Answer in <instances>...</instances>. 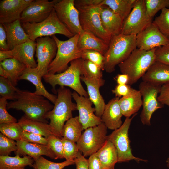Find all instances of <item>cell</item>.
<instances>
[{
  "label": "cell",
  "instance_id": "6da1fadb",
  "mask_svg": "<svg viewBox=\"0 0 169 169\" xmlns=\"http://www.w3.org/2000/svg\"><path fill=\"white\" fill-rule=\"evenodd\" d=\"M16 100L8 103L7 109L21 110L24 113L25 116L30 120L48 123L46 116L54 105L46 98L34 92L18 89Z\"/></svg>",
  "mask_w": 169,
  "mask_h": 169
},
{
  "label": "cell",
  "instance_id": "7a4b0ae2",
  "mask_svg": "<svg viewBox=\"0 0 169 169\" xmlns=\"http://www.w3.org/2000/svg\"><path fill=\"white\" fill-rule=\"evenodd\" d=\"M57 97L53 109L46 115L54 135L62 138L61 133L65 122L72 117V112L77 110L76 103L72 101V93L65 87L57 90Z\"/></svg>",
  "mask_w": 169,
  "mask_h": 169
},
{
  "label": "cell",
  "instance_id": "3957f363",
  "mask_svg": "<svg viewBox=\"0 0 169 169\" xmlns=\"http://www.w3.org/2000/svg\"><path fill=\"white\" fill-rule=\"evenodd\" d=\"M136 48V35L120 34L112 36L104 55V70L113 72L116 66L125 60Z\"/></svg>",
  "mask_w": 169,
  "mask_h": 169
},
{
  "label": "cell",
  "instance_id": "277c9868",
  "mask_svg": "<svg viewBox=\"0 0 169 169\" xmlns=\"http://www.w3.org/2000/svg\"><path fill=\"white\" fill-rule=\"evenodd\" d=\"M156 48L149 51L135 49L129 56L118 66L122 74L127 75L128 84L136 83L156 61Z\"/></svg>",
  "mask_w": 169,
  "mask_h": 169
},
{
  "label": "cell",
  "instance_id": "5b68a950",
  "mask_svg": "<svg viewBox=\"0 0 169 169\" xmlns=\"http://www.w3.org/2000/svg\"><path fill=\"white\" fill-rule=\"evenodd\" d=\"M82 60V58L74 59L70 63V66L64 72L54 74H47L43 78L45 82L52 86L53 92L55 94L57 93L55 87L59 85L69 87L80 95L88 97L87 92L81 82Z\"/></svg>",
  "mask_w": 169,
  "mask_h": 169
},
{
  "label": "cell",
  "instance_id": "8992f818",
  "mask_svg": "<svg viewBox=\"0 0 169 169\" xmlns=\"http://www.w3.org/2000/svg\"><path fill=\"white\" fill-rule=\"evenodd\" d=\"M79 36L77 34L65 41L60 40L55 35L52 36L56 44L57 51L55 57L48 67V74L62 72L68 68L69 62L81 58L82 51L77 46Z\"/></svg>",
  "mask_w": 169,
  "mask_h": 169
},
{
  "label": "cell",
  "instance_id": "52a82bcc",
  "mask_svg": "<svg viewBox=\"0 0 169 169\" xmlns=\"http://www.w3.org/2000/svg\"><path fill=\"white\" fill-rule=\"evenodd\" d=\"M22 26L30 39L34 41L40 37L56 34L63 35L69 38L74 36L59 19L54 9L43 21L35 23H22Z\"/></svg>",
  "mask_w": 169,
  "mask_h": 169
},
{
  "label": "cell",
  "instance_id": "ba28073f",
  "mask_svg": "<svg viewBox=\"0 0 169 169\" xmlns=\"http://www.w3.org/2000/svg\"><path fill=\"white\" fill-rule=\"evenodd\" d=\"M137 113L132 117L126 118L122 125L119 128L114 130L108 136L107 140L112 142L118 154V162H128L134 160L138 162L140 161L146 162V160L135 157L133 155L130 145L128 136V131L131 123Z\"/></svg>",
  "mask_w": 169,
  "mask_h": 169
},
{
  "label": "cell",
  "instance_id": "9c48e42d",
  "mask_svg": "<svg viewBox=\"0 0 169 169\" xmlns=\"http://www.w3.org/2000/svg\"><path fill=\"white\" fill-rule=\"evenodd\" d=\"M107 128L102 122L84 130L76 142L80 152L84 157L96 153L107 140Z\"/></svg>",
  "mask_w": 169,
  "mask_h": 169
},
{
  "label": "cell",
  "instance_id": "30bf717a",
  "mask_svg": "<svg viewBox=\"0 0 169 169\" xmlns=\"http://www.w3.org/2000/svg\"><path fill=\"white\" fill-rule=\"evenodd\" d=\"M161 85L142 81L139 84V90L142 99V110L140 116L142 123L151 125V119L153 113L163 105L158 100Z\"/></svg>",
  "mask_w": 169,
  "mask_h": 169
},
{
  "label": "cell",
  "instance_id": "8fae6325",
  "mask_svg": "<svg viewBox=\"0 0 169 169\" xmlns=\"http://www.w3.org/2000/svg\"><path fill=\"white\" fill-rule=\"evenodd\" d=\"M152 20L146 13L145 0H136L131 11L124 21L121 34L136 35Z\"/></svg>",
  "mask_w": 169,
  "mask_h": 169
},
{
  "label": "cell",
  "instance_id": "7c38bea8",
  "mask_svg": "<svg viewBox=\"0 0 169 169\" xmlns=\"http://www.w3.org/2000/svg\"><path fill=\"white\" fill-rule=\"evenodd\" d=\"M101 6L77 8L79 12L80 21L83 30L90 32L109 45L112 36L103 26L99 12Z\"/></svg>",
  "mask_w": 169,
  "mask_h": 169
},
{
  "label": "cell",
  "instance_id": "4fadbf2b",
  "mask_svg": "<svg viewBox=\"0 0 169 169\" xmlns=\"http://www.w3.org/2000/svg\"><path fill=\"white\" fill-rule=\"evenodd\" d=\"M54 9L59 20L74 35L83 31L79 20V13L74 0H58Z\"/></svg>",
  "mask_w": 169,
  "mask_h": 169
},
{
  "label": "cell",
  "instance_id": "5bb4252c",
  "mask_svg": "<svg viewBox=\"0 0 169 169\" xmlns=\"http://www.w3.org/2000/svg\"><path fill=\"white\" fill-rule=\"evenodd\" d=\"M35 41L37 62L36 68L43 78L48 74V67L56 55L57 46L54 39L49 36L39 38Z\"/></svg>",
  "mask_w": 169,
  "mask_h": 169
},
{
  "label": "cell",
  "instance_id": "9a60e30c",
  "mask_svg": "<svg viewBox=\"0 0 169 169\" xmlns=\"http://www.w3.org/2000/svg\"><path fill=\"white\" fill-rule=\"evenodd\" d=\"M58 1L33 0L23 12L20 19L21 23H35L44 20L54 9Z\"/></svg>",
  "mask_w": 169,
  "mask_h": 169
},
{
  "label": "cell",
  "instance_id": "2e32d148",
  "mask_svg": "<svg viewBox=\"0 0 169 169\" xmlns=\"http://www.w3.org/2000/svg\"><path fill=\"white\" fill-rule=\"evenodd\" d=\"M169 44V40L152 22L136 35L138 49L149 51Z\"/></svg>",
  "mask_w": 169,
  "mask_h": 169
},
{
  "label": "cell",
  "instance_id": "e0dca14e",
  "mask_svg": "<svg viewBox=\"0 0 169 169\" xmlns=\"http://www.w3.org/2000/svg\"><path fill=\"white\" fill-rule=\"evenodd\" d=\"M36 44L30 39L16 46L13 49L0 51V62L5 59L15 58L28 68H36L37 64L34 58Z\"/></svg>",
  "mask_w": 169,
  "mask_h": 169
},
{
  "label": "cell",
  "instance_id": "ac0fdd59",
  "mask_svg": "<svg viewBox=\"0 0 169 169\" xmlns=\"http://www.w3.org/2000/svg\"><path fill=\"white\" fill-rule=\"evenodd\" d=\"M72 97L76 102L77 110L79 112V120L84 130L98 125L102 122L101 118L94 114L95 108L92 107L93 104L89 97L80 95L75 91L72 93Z\"/></svg>",
  "mask_w": 169,
  "mask_h": 169
},
{
  "label": "cell",
  "instance_id": "d6986e66",
  "mask_svg": "<svg viewBox=\"0 0 169 169\" xmlns=\"http://www.w3.org/2000/svg\"><path fill=\"white\" fill-rule=\"evenodd\" d=\"M33 0H2L0 2V23H10L20 20L24 9Z\"/></svg>",
  "mask_w": 169,
  "mask_h": 169
},
{
  "label": "cell",
  "instance_id": "ffe728a7",
  "mask_svg": "<svg viewBox=\"0 0 169 169\" xmlns=\"http://www.w3.org/2000/svg\"><path fill=\"white\" fill-rule=\"evenodd\" d=\"M17 150L15 155L20 156H30L34 160L42 155H45L52 159H56V157L52 150L47 145L28 142L20 140L16 141Z\"/></svg>",
  "mask_w": 169,
  "mask_h": 169
},
{
  "label": "cell",
  "instance_id": "44dd1931",
  "mask_svg": "<svg viewBox=\"0 0 169 169\" xmlns=\"http://www.w3.org/2000/svg\"><path fill=\"white\" fill-rule=\"evenodd\" d=\"M119 99L115 97L110 100L106 104L101 117L102 122L109 129L114 130L123 124L121 118L123 115L119 104Z\"/></svg>",
  "mask_w": 169,
  "mask_h": 169
},
{
  "label": "cell",
  "instance_id": "7402d4cb",
  "mask_svg": "<svg viewBox=\"0 0 169 169\" xmlns=\"http://www.w3.org/2000/svg\"><path fill=\"white\" fill-rule=\"evenodd\" d=\"M99 12L105 30L112 37L121 34L124 21L121 17L107 6H101Z\"/></svg>",
  "mask_w": 169,
  "mask_h": 169
},
{
  "label": "cell",
  "instance_id": "603a6c76",
  "mask_svg": "<svg viewBox=\"0 0 169 169\" xmlns=\"http://www.w3.org/2000/svg\"><path fill=\"white\" fill-rule=\"evenodd\" d=\"M142 81L162 85L169 83V65L157 61L141 78Z\"/></svg>",
  "mask_w": 169,
  "mask_h": 169
},
{
  "label": "cell",
  "instance_id": "cb8c5ba5",
  "mask_svg": "<svg viewBox=\"0 0 169 169\" xmlns=\"http://www.w3.org/2000/svg\"><path fill=\"white\" fill-rule=\"evenodd\" d=\"M3 24L6 32L7 44L9 50L30 39L28 35L22 26L20 20Z\"/></svg>",
  "mask_w": 169,
  "mask_h": 169
},
{
  "label": "cell",
  "instance_id": "d4e9b609",
  "mask_svg": "<svg viewBox=\"0 0 169 169\" xmlns=\"http://www.w3.org/2000/svg\"><path fill=\"white\" fill-rule=\"evenodd\" d=\"M77 46L80 51L85 49L94 50L103 55L109 47V45L103 40L90 32L84 30L79 35Z\"/></svg>",
  "mask_w": 169,
  "mask_h": 169
},
{
  "label": "cell",
  "instance_id": "484cf974",
  "mask_svg": "<svg viewBox=\"0 0 169 169\" xmlns=\"http://www.w3.org/2000/svg\"><path fill=\"white\" fill-rule=\"evenodd\" d=\"M42 77L36 68H27L18 80H25L32 83L36 88L35 94L42 96L53 104L55 103L57 96L49 93L45 89L41 81Z\"/></svg>",
  "mask_w": 169,
  "mask_h": 169
},
{
  "label": "cell",
  "instance_id": "4316f807",
  "mask_svg": "<svg viewBox=\"0 0 169 169\" xmlns=\"http://www.w3.org/2000/svg\"><path fill=\"white\" fill-rule=\"evenodd\" d=\"M81 80L86 86L89 98L95 106V115L101 118L106 105L100 92V88L103 85L83 76Z\"/></svg>",
  "mask_w": 169,
  "mask_h": 169
},
{
  "label": "cell",
  "instance_id": "83f0119b",
  "mask_svg": "<svg viewBox=\"0 0 169 169\" xmlns=\"http://www.w3.org/2000/svg\"><path fill=\"white\" fill-rule=\"evenodd\" d=\"M119 102L123 115L126 118L130 117L137 113L142 106L141 93L135 89L129 95L120 98Z\"/></svg>",
  "mask_w": 169,
  "mask_h": 169
},
{
  "label": "cell",
  "instance_id": "f1b7e54d",
  "mask_svg": "<svg viewBox=\"0 0 169 169\" xmlns=\"http://www.w3.org/2000/svg\"><path fill=\"white\" fill-rule=\"evenodd\" d=\"M95 153L103 169H115V165L118 162V156L116 149L112 142L107 140Z\"/></svg>",
  "mask_w": 169,
  "mask_h": 169
},
{
  "label": "cell",
  "instance_id": "f546056e",
  "mask_svg": "<svg viewBox=\"0 0 169 169\" xmlns=\"http://www.w3.org/2000/svg\"><path fill=\"white\" fill-rule=\"evenodd\" d=\"M18 123L23 130L40 135L46 138L50 135H54L48 123L31 120L24 115L19 119Z\"/></svg>",
  "mask_w": 169,
  "mask_h": 169
},
{
  "label": "cell",
  "instance_id": "4dcf8cb0",
  "mask_svg": "<svg viewBox=\"0 0 169 169\" xmlns=\"http://www.w3.org/2000/svg\"><path fill=\"white\" fill-rule=\"evenodd\" d=\"M34 160L30 156L21 157L16 154L14 157L0 156V169H25L29 166L32 167Z\"/></svg>",
  "mask_w": 169,
  "mask_h": 169
},
{
  "label": "cell",
  "instance_id": "1f68e13d",
  "mask_svg": "<svg viewBox=\"0 0 169 169\" xmlns=\"http://www.w3.org/2000/svg\"><path fill=\"white\" fill-rule=\"evenodd\" d=\"M0 66L9 74L10 81L15 87L19 77L27 68L17 59L12 58L5 59L0 62Z\"/></svg>",
  "mask_w": 169,
  "mask_h": 169
},
{
  "label": "cell",
  "instance_id": "d6a6232c",
  "mask_svg": "<svg viewBox=\"0 0 169 169\" xmlns=\"http://www.w3.org/2000/svg\"><path fill=\"white\" fill-rule=\"evenodd\" d=\"M84 130L78 116L72 117L65 123L62 129V136L67 140L77 142Z\"/></svg>",
  "mask_w": 169,
  "mask_h": 169
},
{
  "label": "cell",
  "instance_id": "836d02e7",
  "mask_svg": "<svg viewBox=\"0 0 169 169\" xmlns=\"http://www.w3.org/2000/svg\"><path fill=\"white\" fill-rule=\"evenodd\" d=\"M136 0H102L101 5L110 8L124 21L131 11Z\"/></svg>",
  "mask_w": 169,
  "mask_h": 169
},
{
  "label": "cell",
  "instance_id": "e575fe53",
  "mask_svg": "<svg viewBox=\"0 0 169 169\" xmlns=\"http://www.w3.org/2000/svg\"><path fill=\"white\" fill-rule=\"evenodd\" d=\"M82 69V76L104 85L105 81L102 78V70L98 65L83 59Z\"/></svg>",
  "mask_w": 169,
  "mask_h": 169
},
{
  "label": "cell",
  "instance_id": "d590c367",
  "mask_svg": "<svg viewBox=\"0 0 169 169\" xmlns=\"http://www.w3.org/2000/svg\"><path fill=\"white\" fill-rule=\"evenodd\" d=\"M75 164L74 160L56 163L49 161L41 156L34 160L31 167L33 169H63L67 166Z\"/></svg>",
  "mask_w": 169,
  "mask_h": 169
},
{
  "label": "cell",
  "instance_id": "8d00e7d4",
  "mask_svg": "<svg viewBox=\"0 0 169 169\" xmlns=\"http://www.w3.org/2000/svg\"><path fill=\"white\" fill-rule=\"evenodd\" d=\"M23 130L18 122L0 124V133L16 141L21 140Z\"/></svg>",
  "mask_w": 169,
  "mask_h": 169
},
{
  "label": "cell",
  "instance_id": "74e56055",
  "mask_svg": "<svg viewBox=\"0 0 169 169\" xmlns=\"http://www.w3.org/2000/svg\"><path fill=\"white\" fill-rule=\"evenodd\" d=\"M18 89L14 86L7 79L0 77V95L7 100H16Z\"/></svg>",
  "mask_w": 169,
  "mask_h": 169
},
{
  "label": "cell",
  "instance_id": "f35d334b",
  "mask_svg": "<svg viewBox=\"0 0 169 169\" xmlns=\"http://www.w3.org/2000/svg\"><path fill=\"white\" fill-rule=\"evenodd\" d=\"M152 22L164 35L169 37V8L162 9L160 15Z\"/></svg>",
  "mask_w": 169,
  "mask_h": 169
},
{
  "label": "cell",
  "instance_id": "ab89813d",
  "mask_svg": "<svg viewBox=\"0 0 169 169\" xmlns=\"http://www.w3.org/2000/svg\"><path fill=\"white\" fill-rule=\"evenodd\" d=\"M145 2L146 13L152 18L159 10L169 7V0H145Z\"/></svg>",
  "mask_w": 169,
  "mask_h": 169
},
{
  "label": "cell",
  "instance_id": "60d3db41",
  "mask_svg": "<svg viewBox=\"0 0 169 169\" xmlns=\"http://www.w3.org/2000/svg\"><path fill=\"white\" fill-rule=\"evenodd\" d=\"M63 156L66 160H74L80 151L76 143L62 137Z\"/></svg>",
  "mask_w": 169,
  "mask_h": 169
},
{
  "label": "cell",
  "instance_id": "b9f144b4",
  "mask_svg": "<svg viewBox=\"0 0 169 169\" xmlns=\"http://www.w3.org/2000/svg\"><path fill=\"white\" fill-rule=\"evenodd\" d=\"M47 146L55 155L57 159L64 158L63 147L62 138L51 135L47 138Z\"/></svg>",
  "mask_w": 169,
  "mask_h": 169
},
{
  "label": "cell",
  "instance_id": "7bdbcfd3",
  "mask_svg": "<svg viewBox=\"0 0 169 169\" xmlns=\"http://www.w3.org/2000/svg\"><path fill=\"white\" fill-rule=\"evenodd\" d=\"M17 150L16 142L0 133V156H9Z\"/></svg>",
  "mask_w": 169,
  "mask_h": 169
},
{
  "label": "cell",
  "instance_id": "ee69618b",
  "mask_svg": "<svg viewBox=\"0 0 169 169\" xmlns=\"http://www.w3.org/2000/svg\"><path fill=\"white\" fill-rule=\"evenodd\" d=\"M81 58L95 64L104 70V57L100 52L93 50H84L82 51Z\"/></svg>",
  "mask_w": 169,
  "mask_h": 169
},
{
  "label": "cell",
  "instance_id": "f6af8a7d",
  "mask_svg": "<svg viewBox=\"0 0 169 169\" xmlns=\"http://www.w3.org/2000/svg\"><path fill=\"white\" fill-rule=\"evenodd\" d=\"M7 100L3 97L0 99V124L17 122V119L10 115L7 110L8 103Z\"/></svg>",
  "mask_w": 169,
  "mask_h": 169
},
{
  "label": "cell",
  "instance_id": "bcb514c9",
  "mask_svg": "<svg viewBox=\"0 0 169 169\" xmlns=\"http://www.w3.org/2000/svg\"><path fill=\"white\" fill-rule=\"evenodd\" d=\"M21 140L33 143L45 145L48 144L47 139L40 135L23 130L21 135Z\"/></svg>",
  "mask_w": 169,
  "mask_h": 169
},
{
  "label": "cell",
  "instance_id": "7dc6e473",
  "mask_svg": "<svg viewBox=\"0 0 169 169\" xmlns=\"http://www.w3.org/2000/svg\"><path fill=\"white\" fill-rule=\"evenodd\" d=\"M156 61L169 65V44L156 48Z\"/></svg>",
  "mask_w": 169,
  "mask_h": 169
},
{
  "label": "cell",
  "instance_id": "c3c4849f",
  "mask_svg": "<svg viewBox=\"0 0 169 169\" xmlns=\"http://www.w3.org/2000/svg\"><path fill=\"white\" fill-rule=\"evenodd\" d=\"M134 89L128 84H117L112 90V92L115 94V97L120 98L129 95Z\"/></svg>",
  "mask_w": 169,
  "mask_h": 169
},
{
  "label": "cell",
  "instance_id": "681fc988",
  "mask_svg": "<svg viewBox=\"0 0 169 169\" xmlns=\"http://www.w3.org/2000/svg\"><path fill=\"white\" fill-rule=\"evenodd\" d=\"M158 100L162 105L169 107V83L161 85Z\"/></svg>",
  "mask_w": 169,
  "mask_h": 169
},
{
  "label": "cell",
  "instance_id": "f907efd6",
  "mask_svg": "<svg viewBox=\"0 0 169 169\" xmlns=\"http://www.w3.org/2000/svg\"><path fill=\"white\" fill-rule=\"evenodd\" d=\"M102 0H74L77 8H82L101 5Z\"/></svg>",
  "mask_w": 169,
  "mask_h": 169
},
{
  "label": "cell",
  "instance_id": "816d5d0a",
  "mask_svg": "<svg viewBox=\"0 0 169 169\" xmlns=\"http://www.w3.org/2000/svg\"><path fill=\"white\" fill-rule=\"evenodd\" d=\"M0 50L1 51L9 50L6 32L3 24H0Z\"/></svg>",
  "mask_w": 169,
  "mask_h": 169
},
{
  "label": "cell",
  "instance_id": "f5cc1de1",
  "mask_svg": "<svg viewBox=\"0 0 169 169\" xmlns=\"http://www.w3.org/2000/svg\"><path fill=\"white\" fill-rule=\"evenodd\" d=\"M74 160L76 169H89L88 159L85 158L80 151Z\"/></svg>",
  "mask_w": 169,
  "mask_h": 169
},
{
  "label": "cell",
  "instance_id": "db71d44e",
  "mask_svg": "<svg viewBox=\"0 0 169 169\" xmlns=\"http://www.w3.org/2000/svg\"><path fill=\"white\" fill-rule=\"evenodd\" d=\"M88 162L89 169H103L100 162L95 153L89 156Z\"/></svg>",
  "mask_w": 169,
  "mask_h": 169
},
{
  "label": "cell",
  "instance_id": "11a10c76",
  "mask_svg": "<svg viewBox=\"0 0 169 169\" xmlns=\"http://www.w3.org/2000/svg\"><path fill=\"white\" fill-rule=\"evenodd\" d=\"M115 79L117 84H128L129 78L126 74H119L116 76Z\"/></svg>",
  "mask_w": 169,
  "mask_h": 169
},
{
  "label": "cell",
  "instance_id": "9f6ffc18",
  "mask_svg": "<svg viewBox=\"0 0 169 169\" xmlns=\"http://www.w3.org/2000/svg\"><path fill=\"white\" fill-rule=\"evenodd\" d=\"M0 76L7 79L10 81V78L8 73L2 67L0 66Z\"/></svg>",
  "mask_w": 169,
  "mask_h": 169
},
{
  "label": "cell",
  "instance_id": "6f0895ef",
  "mask_svg": "<svg viewBox=\"0 0 169 169\" xmlns=\"http://www.w3.org/2000/svg\"><path fill=\"white\" fill-rule=\"evenodd\" d=\"M166 162L167 163V166L168 167H169V157L168 158Z\"/></svg>",
  "mask_w": 169,
  "mask_h": 169
},
{
  "label": "cell",
  "instance_id": "680465c9",
  "mask_svg": "<svg viewBox=\"0 0 169 169\" xmlns=\"http://www.w3.org/2000/svg\"><path fill=\"white\" fill-rule=\"evenodd\" d=\"M168 38V39H169V37Z\"/></svg>",
  "mask_w": 169,
  "mask_h": 169
}]
</instances>
